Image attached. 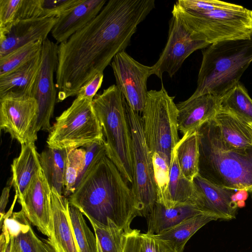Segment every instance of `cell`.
I'll return each mask as SVG.
<instances>
[{"label": "cell", "mask_w": 252, "mask_h": 252, "mask_svg": "<svg viewBox=\"0 0 252 252\" xmlns=\"http://www.w3.org/2000/svg\"><path fill=\"white\" fill-rule=\"evenodd\" d=\"M43 16L42 0H18L15 21Z\"/></svg>", "instance_id": "obj_36"}, {"label": "cell", "mask_w": 252, "mask_h": 252, "mask_svg": "<svg viewBox=\"0 0 252 252\" xmlns=\"http://www.w3.org/2000/svg\"><path fill=\"white\" fill-rule=\"evenodd\" d=\"M11 185L21 201L34 176L41 168L34 143L21 145L19 156L14 159L11 165Z\"/></svg>", "instance_id": "obj_22"}, {"label": "cell", "mask_w": 252, "mask_h": 252, "mask_svg": "<svg viewBox=\"0 0 252 252\" xmlns=\"http://www.w3.org/2000/svg\"><path fill=\"white\" fill-rule=\"evenodd\" d=\"M249 196L248 191L244 189L237 190L232 196L233 202L237 204L238 208L245 206V201Z\"/></svg>", "instance_id": "obj_42"}, {"label": "cell", "mask_w": 252, "mask_h": 252, "mask_svg": "<svg viewBox=\"0 0 252 252\" xmlns=\"http://www.w3.org/2000/svg\"><path fill=\"white\" fill-rule=\"evenodd\" d=\"M249 126L252 128V123H249L248 124Z\"/></svg>", "instance_id": "obj_44"}, {"label": "cell", "mask_w": 252, "mask_h": 252, "mask_svg": "<svg viewBox=\"0 0 252 252\" xmlns=\"http://www.w3.org/2000/svg\"><path fill=\"white\" fill-rule=\"evenodd\" d=\"M197 130L198 174L220 187L252 193V147L238 150L225 146L214 119Z\"/></svg>", "instance_id": "obj_3"}, {"label": "cell", "mask_w": 252, "mask_h": 252, "mask_svg": "<svg viewBox=\"0 0 252 252\" xmlns=\"http://www.w3.org/2000/svg\"><path fill=\"white\" fill-rule=\"evenodd\" d=\"M162 83L159 90H150L142 111L143 130L152 154L158 153L170 166L178 136V110Z\"/></svg>", "instance_id": "obj_7"}, {"label": "cell", "mask_w": 252, "mask_h": 252, "mask_svg": "<svg viewBox=\"0 0 252 252\" xmlns=\"http://www.w3.org/2000/svg\"><path fill=\"white\" fill-rule=\"evenodd\" d=\"M38 106L30 96L7 95L0 97V128L21 145L37 139Z\"/></svg>", "instance_id": "obj_11"}, {"label": "cell", "mask_w": 252, "mask_h": 252, "mask_svg": "<svg viewBox=\"0 0 252 252\" xmlns=\"http://www.w3.org/2000/svg\"><path fill=\"white\" fill-rule=\"evenodd\" d=\"M140 233L139 230L131 228L126 231L123 252H139Z\"/></svg>", "instance_id": "obj_40"}, {"label": "cell", "mask_w": 252, "mask_h": 252, "mask_svg": "<svg viewBox=\"0 0 252 252\" xmlns=\"http://www.w3.org/2000/svg\"><path fill=\"white\" fill-rule=\"evenodd\" d=\"M103 80V73L96 74L79 90L77 96L93 100L101 87Z\"/></svg>", "instance_id": "obj_39"}, {"label": "cell", "mask_w": 252, "mask_h": 252, "mask_svg": "<svg viewBox=\"0 0 252 252\" xmlns=\"http://www.w3.org/2000/svg\"><path fill=\"white\" fill-rule=\"evenodd\" d=\"M0 252H21L14 237L7 232L2 230L0 239Z\"/></svg>", "instance_id": "obj_41"}, {"label": "cell", "mask_w": 252, "mask_h": 252, "mask_svg": "<svg viewBox=\"0 0 252 252\" xmlns=\"http://www.w3.org/2000/svg\"><path fill=\"white\" fill-rule=\"evenodd\" d=\"M180 169L188 180L192 181L199 173V140L197 130L183 135L176 147Z\"/></svg>", "instance_id": "obj_26"}, {"label": "cell", "mask_w": 252, "mask_h": 252, "mask_svg": "<svg viewBox=\"0 0 252 252\" xmlns=\"http://www.w3.org/2000/svg\"><path fill=\"white\" fill-rule=\"evenodd\" d=\"M197 190L195 205L205 214L218 219L232 220L236 218L238 207L232 196L236 190L213 184L197 175L192 181Z\"/></svg>", "instance_id": "obj_16"}, {"label": "cell", "mask_w": 252, "mask_h": 252, "mask_svg": "<svg viewBox=\"0 0 252 252\" xmlns=\"http://www.w3.org/2000/svg\"><path fill=\"white\" fill-rule=\"evenodd\" d=\"M126 110L131 134L133 170L131 188L138 216L146 218L157 200L152 155L143 133L141 117L127 103Z\"/></svg>", "instance_id": "obj_9"}, {"label": "cell", "mask_w": 252, "mask_h": 252, "mask_svg": "<svg viewBox=\"0 0 252 252\" xmlns=\"http://www.w3.org/2000/svg\"><path fill=\"white\" fill-rule=\"evenodd\" d=\"M197 196V190L193 182L186 178L180 169L175 148L170 166L167 208L184 203L195 205Z\"/></svg>", "instance_id": "obj_24"}, {"label": "cell", "mask_w": 252, "mask_h": 252, "mask_svg": "<svg viewBox=\"0 0 252 252\" xmlns=\"http://www.w3.org/2000/svg\"><path fill=\"white\" fill-rule=\"evenodd\" d=\"M139 252H177L173 244L148 233L139 235Z\"/></svg>", "instance_id": "obj_35"}, {"label": "cell", "mask_w": 252, "mask_h": 252, "mask_svg": "<svg viewBox=\"0 0 252 252\" xmlns=\"http://www.w3.org/2000/svg\"><path fill=\"white\" fill-rule=\"evenodd\" d=\"M116 85L127 103L134 111L142 112L148 91L147 80L152 74V67L136 61L126 52L117 54L112 60Z\"/></svg>", "instance_id": "obj_12"}, {"label": "cell", "mask_w": 252, "mask_h": 252, "mask_svg": "<svg viewBox=\"0 0 252 252\" xmlns=\"http://www.w3.org/2000/svg\"><path fill=\"white\" fill-rule=\"evenodd\" d=\"M89 220L94 231L98 252H123L126 231L111 221L105 225Z\"/></svg>", "instance_id": "obj_29"}, {"label": "cell", "mask_w": 252, "mask_h": 252, "mask_svg": "<svg viewBox=\"0 0 252 252\" xmlns=\"http://www.w3.org/2000/svg\"><path fill=\"white\" fill-rule=\"evenodd\" d=\"M86 151L83 148L69 150L65 161L63 195L69 196L75 190L77 180L83 167Z\"/></svg>", "instance_id": "obj_32"}, {"label": "cell", "mask_w": 252, "mask_h": 252, "mask_svg": "<svg viewBox=\"0 0 252 252\" xmlns=\"http://www.w3.org/2000/svg\"><path fill=\"white\" fill-rule=\"evenodd\" d=\"M210 45L202 35L193 30L173 9L167 41L158 60L152 66L153 74L161 80L164 73L172 78L189 55Z\"/></svg>", "instance_id": "obj_10"}, {"label": "cell", "mask_w": 252, "mask_h": 252, "mask_svg": "<svg viewBox=\"0 0 252 252\" xmlns=\"http://www.w3.org/2000/svg\"><path fill=\"white\" fill-rule=\"evenodd\" d=\"M43 42L26 44L0 58V76L10 73L32 60L40 52Z\"/></svg>", "instance_id": "obj_31"}, {"label": "cell", "mask_w": 252, "mask_h": 252, "mask_svg": "<svg viewBox=\"0 0 252 252\" xmlns=\"http://www.w3.org/2000/svg\"><path fill=\"white\" fill-rule=\"evenodd\" d=\"M14 239L21 252H56L48 239H40L31 225L21 231Z\"/></svg>", "instance_id": "obj_34"}, {"label": "cell", "mask_w": 252, "mask_h": 252, "mask_svg": "<svg viewBox=\"0 0 252 252\" xmlns=\"http://www.w3.org/2000/svg\"><path fill=\"white\" fill-rule=\"evenodd\" d=\"M92 101L77 96L71 105L56 118L46 141L49 148L72 150L105 140Z\"/></svg>", "instance_id": "obj_8"}, {"label": "cell", "mask_w": 252, "mask_h": 252, "mask_svg": "<svg viewBox=\"0 0 252 252\" xmlns=\"http://www.w3.org/2000/svg\"><path fill=\"white\" fill-rule=\"evenodd\" d=\"M214 120L225 146L238 150L252 147V129L247 123L221 107Z\"/></svg>", "instance_id": "obj_23"}, {"label": "cell", "mask_w": 252, "mask_h": 252, "mask_svg": "<svg viewBox=\"0 0 252 252\" xmlns=\"http://www.w3.org/2000/svg\"><path fill=\"white\" fill-rule=\"evenodd\" d=\"M107 2V0H82L58 17L51 32L52 36L58 43L66 41L94 19Z\"/></svg>", "instance_id": "obj_19"}, {"label": "cell", "mask_w": 252, "mask_h": 252, "mask_svg": "<svg viewBox=\"0 0 252 252\" xmlns=\"http://www.w3.org/2000/svg\"><path fill=\"white\" fill-rule=\"evenodd\" d=\"M217 218L208 214H201L186 220L169 230L158 235L157 237L171 242L177 252H183L185 246L199 229Z\"/></svg>", "instance_id": "obj_27"}, {"label": "cell", "mask_w": 252, "mask_h": 252, "mask_svg": "<svg viewBox=\"0 0 252 252\" xmlns=\"http://www.w3.org/2000/svg\"><path fill=\"white\" fill-rule=\"evenodd\" d=\"M152 160L157 189V202L167 207L170 166L157 153L153 154Z\"/></svg>", "instance_id": "obj_33"}, {"label": "cell", "mask_w": 252, "mask_h": 252, "mask_svg": "<svg viewBox=\"0 0 252 252\" xmlns=\"http://www.w3.org/2000/svg\"><path fill=\"white\" fill-rule=\"evenodd\" d=\"M53 230L48 240L56 252H79L69 216V202L52 188L51 191Z\"/></svg>", "instance_id": "obj_18"}, {"label": "cell", "mask_w": 252, "mask_h": 252, "mask_svg": "<svg viewBox=\"0 0 252 252\" xmlns=\"http://www.w3.org/2000/svg\"><path fill=\"white\" fill-rule=\"evenodd\" d=\"M58 17L43 16L16 20L0 27V58L26 44L47 39Z\"/></svg>", "instance_id": "obj_15"}, {"label": "cell", "mask_w": 252, "mask_h": 252, "mask_svg": "<svg viewBox=\"0 0 252 252\" xmlns=\"http://www.w3.org/2000/svg\"><path fill=\"white\" fill-rule=\"evenodd\" d=\"M58 44L49 39L43 41L41 62L32 96L38 106L37 130L50 132V120L56 101V87L54 73L58 64Z\"/></svg>", "instance_id": "obj_13"}, {"label": "cell", "mask_w": 252, "mask_h": 252, "mask_svg": "<svg viewBox=\"0 0 252 252\" xmlns=\"http://www.w3.org/2000/svg\"><path fill=\"white\" fill-rule=\"evenodd\" d=\"M204 213L191 203L179 204L167 208L156 202L146 217L147 233L154 235L162 234L188 219Z\"/></svg>", "instance_id": "obj_20"}, {"label": "cell", "mask_w": 252, "mask_h": 252, "mask_svg": "<svg viewBox=\"0 0 252 252\" xmlns=\"http://www.w3.org/2000/svg\"><path fill=\"white\" fill-rule=\"evenodd\" d=\"M11 187H5L2 191L0 199V222L2 221L3 217L5 215V209L8 202L9 192Z\"/></svg>", "instance_id": "obj_43"}, {"label": "cell", "mask_w": 252, "mask_h": 252, "mask_svg": "<svg viewBox=\"0 0 252 252\" xmlns=\"http://www.w3.org/2000/svg\"><path fill=\"white\" fill-rule=\"evenodd\" d=\"M69 150L48 147L39 154L41 169L51 189H55L61 195L64 192L65 165Z\"/></svg>", "instance_id": "obj_25"}, {"label": "cell", "mask_w": 252, "mask_h": 252, "mask_svg": "<svg viewBox=\"0 0 252 252\" xmlns=\"http://www.w3.org/2000/svg\"><path fill=\"white\" fill-rule=\"evenodd\" d=\"M68 200L89 220L111 221L124 231L138 216L132 188L106 154L92 163Z\"/></svg>", "instance_id": "obj_2"}, {"label": "cell", "mask_w": 252, "mask_h": 252, "mask_svg": "<svg viewBox=\"0 0 252 252\" xmlns=\"http://www.w3.org/2000/svg\"><path fill=\"white\" fill-rule=\"evenodd\" d=\"M41 62V50L24 65L8 74L0 76V97L7 95L32 96Z\"/></svg>", "instance_id": "obj_21"}, {"label": "cell", "mask_w": 252, "mask_h": 252, "mask_svg": "<svg viewBox=\"0 0 252 252\" xmlns=\"http://www.w3.org/2000/svg\"><path fill=\"white\" fill-rule=\"evenodd\" d=\"M68 211L79 252H98L95 235L87 224L83 213L69 203Z\"/></svg>", "instance_id": "obj_30"}, {"label": "cell", "mask_w": 252, "mask_h": 252, "mask_svg": "<svg viewBox=\"0 0 252 252\" xmlns=\"http://www.w3.org/2000/svg\"><path fill=\"white\" fill-rule=\"evenodd\" d=\"M202 53L197 87L188 99L208 94L221 98L239 82L252 62V36L213 43Z\"/></svg>", "instance_id": "obj_5"}, {"label": "cell", "mask_w": 252, "mask_h": 252, "mask_svg": "<svg viewBox=\"0 0 252 252\" xmlns=\"http://www.w3.org/2000/svg\"><path fill=\"white\" fill-rule=\"evenodd\" d=\"M155 8L154 0H109L85 27L58 46L57 101L76 95L114 57L125 51L138 25Z\"/></svg>", "instance_id": "obj_1"}, {"label": "cell", "mask_w": 252, "mask_h": 252, "mask_svg": "<svg viewBox=\"0 0 252 252\" xmlns=\"http://www.w3.org/2000/svg\"><path fill=\"white\" fill-rule=\"evenodd\" d=\"M220 102L221 98L208 94L176 104L179 130L185 135L213 119L221 107Z\"/></svg>", "instance_id": "obj_17"}, {"label": "cell", "mask_w": 252, "mask_h": 252, "mask_svg": "<svg viewBox=\"0 0 252 252\" xmlns=\"http://www.w3.org/2000/svg\"><path fill=\"white\" fill-rule=\"evenodd\" d=\"M51 189L41 168L34 176L19 203L31 223L50 238L53 230Z\"/></svg>", "instance_id": "obj_14"}, {"label": "cell", "mask_w": 252, "mask_h": 252, "mask_svg": "<svg viewBox=\"0 0 252 252\" xmlns=\"http://www.w3.org/2000/svg\"><path fill=\"white\" fill-rule=\"evenodd\" d=\"M85 148L86 153L84 165L77 180L75 189L94 160L101 155L106 154L105 140L94 143Z\"/></svg>", "instance_id": "obj_38"}, {"label": "cell", "mask_w": 252, "mask_h": 252, "mask_svg": "<svg viewBox=\"0 0 252 252\" xmlns=\"http://www.w3.org/2000/svg\"><path fill=\"white\" fill-rule=\"evenodd\" d=\"M102 127L107 157L114 163L128 184L133 182L131 134L127 102L116 85H112L92 101Z\"/></svg>", "instance_id": "obj_6"}, {"label": "cell", "mask_w": 252, "mask_h": 252, "mask_svg": "<svg viewBox=\"0 0 252 252\" xmlns=\"http://www.w3.org/2000/svg\"><path fill=\"white\" fill-rule=\"evenodd\" d=\"M220 106L244 122L252 123V99L240 82L221 97Z\"/></svg>", "instance_id": "obj_28"}, {"label": "cell", "mask_w": 252, "mask_h": 252, "mask_svg": "<svg viewBox=\"0 0 252 252\" xmlns=\"http://www.w3.org/2000/svg\"><path fill=\"white\" fill-rule=\"evenodd\" d=\"M81 1L82 0H42L43 16L58 17Z\"/></svg>", "instance_id": "obj_37"}, {"label": "cell", "mask_w": 252, "mask_h": 252, "mask_svg": "<svg viewBox=\"0 0 252 252\" xmlns=\"http://www.w3.org/2000/svg\"><path fill=\"white\" fill-rule=\"evenodd\" d=\"M179 15L211 45L252 36V10L218 0H179Z\"/></svg>", "instance_id": "obj_4"}]
</instances>
